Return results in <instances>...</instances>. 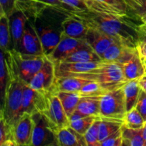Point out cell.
<instances>
[{"label": "cell", "mask_w": 146, "mask_h": 146, "mask_svg": "<svg viewBox=\"0 0 146 146\" xmlns=\"http://www.w3.org/2000/svg\"><path fill=\"white\" fill-rule=\"evenodd\" d=\"M88 9L74 10L70 7L58 10L82 22L88 29L97 30L115 38L116 41L133 48L140 41L141 20L130 12L117 10L96 0H86Z\"/></svg>", "instance_id": "6da1fadb"}, {"label": "cell", "mask_w": 146, "mask_h": 146, "mask_svg": "<svg viewBox=\"0 0 146 146\" xmlns=\"http://www.w3.org/2000/svg\"><path fill=\"white\" fill-rule=\"evenodd\" d=\"M46 57L45 55L23 54L14 48L4 52L9 80H21L29 84L41 68Z\"/></svg>", "instance_id": "7a4b0ae2"}, {"label": "cell", "mask_w": 146, "mask_h": 146, "mask_svg": "<svg viewBox=\"0 0 146 146\" xmlns=\"http://www.w3.org/2000/svg\"><path fill=\"white\" fill-rule=\"evenodd\" d=\"M67 76L78 77L96 81L107 92L123 87L129 81L124 76L122 66L116 63L104 61L97 68L86 72L73 74Z\"/></svg>", "instance_id": "3957f363"}, {"label": "cell", "mask_w": 146, "mask_h": 146, "mask_svg": "<svg viewBox=\"0 0 146 146\" xmlns=\"http://www.w3.org/2000/svg\"><path fill=\"white\" fill-rule=\"evenodd\" d=\"M25 84L21 80H9L4 102L1 104L0 116L12 126L23 114V89Z\"/></svg>", "instance_id": "277c9868"}, {"label": "cell", "mask_w": 146, "mask_h": 146, "mask_svg": "<svg viewBox=\"0 0 146 146\" xmlns=\"http://www.w3.org/2000/svg\"><path fill=\"white\" fill-rule=\"evenodd\" d=\"M54 20L53 18L44 17L42 12L33 21L41 39L44 54L46 57L58 45L63 32L62 27H57Z\"/></svg>", "instance_id": "5b68a950"}, {"label": "cell", "mask_w": 146, "mask_h": 146, "mask_svg": "<svg viewBox=\"0 0 146 146\" xmlns=\"http://www.w3.org/2000/svg\"><path fill=\"white\" fill-rule=\"evenodd\" d=\"M126 113L123 87L108 91L101 96L99 114L101 118L124 121Z\"/></svg>", "instance_id": "8992f818"}, {"label": "cell", "mask_w": 146, "mask_h": 146, "mask_svg": "<svg viewBox=\"0 0 146 146\" xmlns=\"http://www.w3.org/2000/svg\"><path fill=\"white\" fill-rule=\"evenodd\" d=\"M34 121L31 146L58 145L56 133L52 129L42 113L32 115Z\"/></svg>", "instance_id": "52a82bcc"}, {"label": "cell", "mask_w": 146, "mask_h": 146, "mask_svg": "<svg viewBox=\"0 0 146 146\" xmlns=\"http://www.w3.org/2000/svg\"><path fill=\"white\" fill-rule=\"evenodd\" d=\"M42 113L56 133L58 130L70 125L69 118L67 116L62 104L56 94L48 93L47 106Z\"/></svg>", "instance_id": "ba28073f"}, {"label": "cell", "mask_w": 146, "mask_h": 146, "mask_svg": "<svg viewBox=\"0 0 146 146\" xmlns=\"http://www.w3.org/2000/svg\"><path fill=\"white\" fill-rule=\"evenodd\" d=\"M48 93L37 91L31 88L28 84H24L22 99L23 113L33 115L36 113L44 112L47 106Z\"/></svg>", "instance_id": "9c48e42d"}, {"label": "cell", "mask_w": 146, "mask_h": 146, "mask_svg": "<svg viewBox=\"0 0 146 146\" xmlns=\"http://www.w3.org/2000/svg\"><path fill=\"white\" fill-rule=\"evenodd\" d=\"M17 50L26 54L44 55L40 37L36 30L34 22L30 19L26 24L24 34Z\"/></svg>", "instance_id": "30bf717a"}, {"label": "cell", "mask_w": 146, "mask_h": 146, "mask_svg": "<svg viewBox=\"0 0 146 146\" xmlns=\"http://www.w3.org/2000/svg\"><path fill=\"white\" fill-rule=\"evenodd\" d=\"M55 78V64L46 57L43 66L34 76L29 85L37 91L48 93L51 90Z\"/></svg>", "instance_id": "8fae6325"}, {"label": "cell", "mask_w": 146, "mask_h": 146, "mask_svg": "<svg viewBox=\"0 0 146 146\" xmlns=\"http://www.w3.org/2000/svg\"><path fill=\"white\" fill-rule=\"evenodd\" d=\"M87 45L88 44L84 39L72 38L66 36L62 33L58 45L47 58L54 64L63 61L73 52Z\"/></svg>", "instance_id": "7c38bea8"}, {"label": "cell", "mask_w": 146, "mask_h": 146, "mask_svg": "<svg viewBox=\"0 0 146 146\" xmlns=\"http://www.w3.org/2000/svg\"><path fill=\"white\" fill-rule=\"evenodd\" d=\"M33 128L32 115L23 113L14 126V138L17 146H31Z\"/></svg>", "instance_id": "4fadbf2b"}, {"label": "cell", "mask_w": 146, "mask_h": 146, "mask_svg": "<svg viewBox=\"0 0 146 146\" xmlns=\"http://www.w3.org/2000/svg\"><path fill=\"white\" fill-rule=\"evenodd\" d=\"M136 50L137 47L133 48L119 41H115L104 52L102 56V60L106 62L116 63L122 66L131 59Z\"/></svg>", "instance_id": "5bb4252c"}, {"label": "cell", "mask_w": 146, "mask_h": 146, "mask_svg": "<svg viewBox=\"0 0 146 146\" xmlns=\"http://www.w3.org/2000/svg\"><path fill=\"white\" fill-rule=\"evenodd\" d=\"M9 27L12 48L18 49L21 37L24 34L26 24L29 19L22 11L14 9L9 16Z\"/></svg>", "instance_id": "9a60e30c"}, {"label": "cell", "mask_w": 146, "mask_h": 146, "mask_svg": "<svg viewBox=\"0 0 146 146\" xmlns=\"http://www.w3.org/2000/svg\"><path fill=\"white\" fill-rule=\"evenodd\" d=\"M101 61L95 62H66L60 61L56 63L55 73L56 77H64L73 74L82 73L88 71L91 69L97 68Z\"/></svg>", "instance_id": "2e32d148"}, {"label": "cell", "mask_w": 146, "mask_h": 146, "mask_svg": "<svg viewBox=\"0 0 146 146\" xmlns=\"http://www.w3.org/2000/svg\"><path fill=\"white\" fill-rule=\"evenodd\" d=\"M84 39L87 44L101 57V58L107 48L113 43L118 41L110 36L92 29H88V32Z\"/></svg>", "instance_id": "e0dca14e"}, {"label": "cell", "mask_w": 146, "mask_h": 146, "mask_svg": "<svg viewBox=\"0 0 146 146\" xmlns=\"http://www.w3.org/2000/svg\"><path fill=\"white\" fill-rule=\"evenodd\" d=\"M91 80L75 76L56 77L55 81L49 92L52 94H56L60 91L78 92L83 86L89 82Z\"/></svg>", "instance_id": "ac0fdd59"}, {"label": "cell", "mask_w": 146, "mask_h": 146, "mask_svg": "<svg viewBox=\"0 0 146 146\" xmlns=\"http://www.w3.org/2000/svg\"><path fill=\"white\" fill-rule=\"evenodd\" d=\"M124 76L128 81L138 80L145 74V68L138 49L129 61L122 65Z\"/></svg>", "instance_id": "d6986e66"}, {"label": "cell", "mask_w": 146, "mask_h": 146, "mask_svg": "<svg viewBox=\"0 0 146 146\" xmlns=\"http://www.w3.org/2000/svg\"><path fill=\"white\" fill-rule=\"evenodd\" d=\"M58 146H87L84 135L71 126L58 130L56 132Z\"/></svg>", "instance_id": "ffe728a7"}, {"label": "cell", "mask_w": 146, "mask_h": 146, "mask_svg": "<svg viewBox=\"0 0 146 146\" xmlns=\"http://www.w3.org/2000/svg\"><path fill=\"white\" fill-rule=\"evenodd\" d=\"M66 15V14H65ZM63 34L76 38L84 39L88 31V28L82 22L70 16L66 15L61 23Z\"/></svg>", "instance_id": "44dd1931"}, {"label": "cell", "mask_w": 146, "mask_h": 146, "mask_svg": "<svg viewBox=\"0 0 146 146\" xmlns=\"http://www.w3.org/2000/svg\"><path fill=\"white\" fill-rule=\"evenodd\" d=\"M101 96H81L76 111L85 116H98L100 114Z\"/></svg>", "instance_id": "7402d4cb"}, {"label": "cell", "mask_w": 146, "mask_h": 146, "mask_svg": "<svg viewBox=\"0 0 146 146\" xmlns=\"http://www.w3.org/2000/svg\"><path fill=\"white\" fill-rule=\"evenodd\" d=\"M103 61L101 57L87 45L78 48L68 56L64 61L66 62H95Z\"/></svg>", "instance_id": "603a6c76"}, {"label": "cell", "mask_w": 146, "mask_h": 146, "mask_svg": "<svg viewBox=\"0 0 146 146\" xmlns=\"http://www.w3.org/2000/svg\"><path fill=\"white\" fill-rule=\"evenodd\" d=\"M123 145L145 146V141L143 135V128L133 129L123 125L121 127Z\"/></svg>", "instance_id": "cb8c5ba5"}, {"label": "cell", "mask_w": 146, "mask_h": 146, "mask_svg": "<svg viewBox=\"0 0 146 146\" xmlns=\"http://www.w3.org/2000/svg\"><path fill=\"white\" fill-rule=\"evenodd\" d=\"M123 90L127 111H128L136 106L141 91V88L139 85V79L128 81L123 86Z\"/></svg>", "instance_id": "d4e9b609"}, {"label": "cell", "mask_w": 146, "mask_h": 146, "mask_svg": "<svg viewBox=\"0 0 146 146\" xmlns=\"http://www.w3.org/2000/svg\"><path fill=\"white\" fill-rule=\"evenodd\" d=\"M56 94L59 98L67 116L70 118L74 113V111L76 110L77 106L81 99V96L77 91L76 92L60 91Z\"/></svg>", "instance_id": "484cf974"}, {"label": "cell", "mask_w": 146, "mask_h": 146, "mask_svg": "<svg viewBox=\"0 0 146 146\" xmlns=\"http://www.w3.org/2000/svg\"><path fill=\"white\" fill-rule=\"evenodd\" d=\"M124 124V121L102 118L100 117L99 141L101 143L106 138L116 132Z\"/></svg>", "instance_id": "4316f807"}, {"label": "cell", "mask_w": 146, "mask_h": 146, "mask_svg": "<svg viewBox=\"0 0 146 146\" xmlns=\"http://www.w3.org/2000/svg\"><path fill=\"white\" fill-rule=\"evenodd\" d=\"M11 38L9 27V17L4 13L0 12V46L6 52L11 49Z\"/></svg>", "instance_id": "83f0119b"}, {"label": "cell", "mask_w": 146, "mask_h": 146, "mask_svg": "<svg viewBox=\"0 0 146 146\" xmlns=\"http://www.w3.org/2000/svg\"><path fill=\"white\" fill-rule=\"evenodd\" d=\"M0 146H17L14 138V126L0 116Z\"/></svg>", "instance_id": "f1b7e54d"}, {"label": "cell", "mask_w": 146, "mask_h": 146, "mask_svg": "<svg viewBox=\"0 0 146 146\" xmlns=\"http://www.w3.org/2000/svg\"><path fill=\"white\" fill-rule=\"evenodd\" d=\"M145 123L141 114L135 108L127 111L124 118V125L133 129H141Z\"/></svg>", "instance_id": "f546056e"}, {"label": "cell", "mask_w": 146, "mask_h": 146, "mask_svg": "<svg viewBox=\"0 0 146 146\" xmlns=\"http://www.w3.org/2000/svg\"><path fill=\"white\" fill-rule=\"evenodd\" d=\"M99 116V115H98ZM98 116L96 115H88V116H84L78 118L74 121H70V126L74 128V130L79 133L81 135H84L87 132L90 127L94 124L97 120Z\"/></svg>", "instance_id": "4dcf8cb0"}, {"label": "cell", "mask_w": 146, "mask_h": 146, "mask_svg": "<svg viewBox=\"0 0 146 146\" xmlns=\"http://www.w3.org/2000/svg\"><path fill=\"white\" fill-rule=\"evenodd\" d=\"M100 116L84 135L87 146H101L99 141Z\"/></svg>", "instance_id": "1f68e13d"}, {"label": "cell", "mask_w": 146, "mask_h": 146, "mask_svg": "<svg viewBox=\"0 0 146 146\" xmlns=\"http://www.w3.org/2000/svg\"><path fill=\"white\" fill-rule=\"evenodd\" d=\"M9 77L7 70L6 68L4 52L1 50L0 52V96H1V104L4 102L6 88L8 84Z\"/></svg>", "instance_id": "d6a6232c"}, {"label": "cell", "mask_w": 146, "mask_h": 146, "mask_svg": "<svg viewBox=\"0 0 146 146\" xmlns=\"http://www.w3.org/2000/svg\"><path fill=\"white\" fill-rule=\"evenodd\" d=\"M107 91L101 87L98 83L94 81H90L85 85L83 86L78 93L81 96H103Z\"/></svg>", "instance_id": "836d02e7"}, {"label": "cell", "mask_w": 146, "mask_h": 146, "mask_svg": "<svg viewBox=\"0 0 146 146\" xmlns=\"http://www.w3.org/2000/svg\"><path fill=\"white\" fill-rule=\"evenodd\" d=\"M131 11L141 19L146 14V0H131Z\"/></svg>", "instance_id": "e575fe53"}, {"label": "cell", "mask_w": 146, "mask_h": 146, "mask_svg": "<svg viewBox=\"0 0 146 146\" xmlns=\"http://www.w3.org/2000/svg\"><path fill=\"white\" fill-rule=\"evenodd\" d=\"M123 138L121 128L101 143V146H122Z\"/></svg>", "instance_id": "d590c367"}, {"label": "cell", "mask_w": 146, "mask_h": 146, "mask_svg": "<svg viewBox=\"0 0 146 146\" xmlns=\"http://www.w3.org/2000/svg\"><path fill=\"white\" fill-rule=\"evenodd\" d=\"M135 108L141 114L145 121H146V92L142 89H141Z\"/></svg>", "instance_id": "8d00e7d4"}, {"label": "cell", "mask_w": 146, "mask_h": 146, "mask_svg": "<svg viewBox=\"0 0 146 146\" xmlns=\"http://www.w3.org/2000/svg\"><path fill=\"white\" fill-rule=\"evenodd\" d=\"M63 2L74 10H86L88 9L86 0H62Z\"/></svg>", "instance_id": "74e56055"}, {"label": "cell", "mask_w": 146, "mask_h": 146, "mask_svg": "<svg viewBox=\"0 0 146 146\" xmlns=\"http://www.w3.org/2000/svg\"><path fill=\"white\" fill-rule=\"evenodd\" d=\"M0 12L9 17L14 10V0H0Z\"/></svg>", "instance_id": "f35d334b"}, {"label": "cell", "mask_w": 146, "mask_h": 146, "mask_svg": "<svg viewBox=\"0 0 146 146\" xmlns=\"http://www.w3.org/2000/svg\"><path fill=\"white\" fill-rule=\"evenodd\" d=\"M96 1L106 4V5L115 9L117 10H119V11L131 13L127 7H125L124 5H123V4H121V3H120L118 0H96ZM134 15H135V14H134Z\"/></svg>", "instance_id": "ab89813d"}, {"label": "cell", "mask_w": 146, "mask_h": 146, "mask_svg": "<svg viewBox=\"0 0 146 146\" xmlns=\"http://www.w3.org/2000/svg\"><path fill=\"white\" fill-rule=\"evenodd\" d=\"M38 1L47 7H50L54 9H62L67 6L63 2L62 0H38Z\"/></svg>", "instance_id": "60d3db41"}, {"label": "cell", "mask_w": 146, "mask_h": 146, "mask_svg": "<svg viewBox=\"0 0 146 146\" xmlns=\"http://www.w3.org/2000/svg\"><path fill=\"white\" fill-rule=\"evenodd\" d=\"M137 49H138L139 55L141 56V60L143 62V64H146V42L145 41H140L137 45Z\"/></svg>", "instance_id": "b9f144b4"}, {"label": "cell", "mask_w": 146, "mask_h": 146, "mask_svg": "<svg viewBox=\"0 0 146 146\" xmlns=\"http://www.w3.org/2000/svg\"><path fill=\"white\" fill-rule=\"evenodd\" d=\"M140 41H146V24L142 23L139 27Z\"/></svg>", "instance_id": "7bdbcfd3"}, {"label": "cell", "mask_w": 146, "mask_h": 146, "mask_svg": "<svg viewBox=\"0 0 146 146\" xmlns=\"http://www.w3.org/2000/svg\"><path fill=\"white\" fill-rule=\"evenodd\" d=\"M139 85L141 89L146 92V76H144L139 79Z\"/></svg>", "instance_id": "ee69618b"}, {"label": "cell", "mask_w": 146, "mask_h": 146, "mask_svg": "<svg viewBox=\"0 0 146 146\" xmlns=\"http://www.w3.org/2000/svg\"><path fill=\"white\" fill-rule=\"evenodd\" d=\"M118 1H119L120 3H121L123 5L125 6V7H127L128 9H129V7H128V0H118ZM129 11H130V9H129ZM131 13H132V12H131Z\"/></svg>", "instance_id": "f6af8a7d"}, {"label": "cell", "mask_w": 146, "mask_h": 146, "mask_svg": "<svg viewBox=\"0 0 146 146\" xmlns=\"http://www.w3.org/2000/svg\"><path fill=\"white\" fill-rule=\"evenodd\" d=\"M143 138L146 142V121H145V125H144L143 128Z\"/></svg>", "instance_id": "bcb514c9"}, {"label": "cell", "mask_w": 146, "mask_h": 146, "mask_svg": "<svg viewBox=\"0 0 146 146\" xmlns=\"http://www.w3.org/2000/svg\"><path fill=\"white\" fill-rule=\"evenodd\" d=\"M141 20L143 23L146 24V14H145V15H143L142 17H141Z\"/></svg>", "instance_id": "7dc6e473"}, {"label": "cell", "mask_w": 146, "mask_h": 146, "mask_svg": "<svg viewBox=\"0 0 146 146\" xmlns=\"http://www.w3.org/2000/svg\"><path fill=\"white\" fill-rule=\"evenodd\" d=\"M128 7H129V9L131 11V9H130V7H131V0H128Z\"/></svg>", "instance_id": "c3c4849f"}, {"label": "cell", "mask_w": 146, "mask_h": 146, "mask_svg": "<svg viewBox=\"0 0 146 146\" xmlns=\"http://www.w3.org/2000/svg\"><path fill=\"white\" fill-rule=\"evenodd\" d=\"M145 76H146V64H145Z\"/></svg>", "instance_id": "681fc988"}, {"label": "cell", "mask_w": 146, "mask_h": 146, "mask_svg": "<svg viewBox=\"0 0 146 146\" xmlns=\"http://www.w3.org/2000/svg\"><path fill=\"white\" fill-rule=\"evenodd\" d=\"M145 42H146V41H145Z\"/></svg>", "instance_id": "f907efd6"}, {"label": "cell", "mask_w": 146, "mask_h": 146, "mask_svg": "<svg viewBox=\"0 0 146 146\" xmlns=\"http://www.w3.org/2000/svg\"><path fill=\"white\" fill-rule=\"evenodd\" d=\"M145 146H146V143H145Z\"/></svg>", "instance_id": "816d5d0a"}]
</instances>
